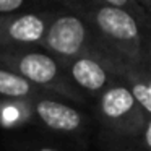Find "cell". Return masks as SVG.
<instances>
[{
	"instance_id": "cell-7",
	"label": "cell",
	"mask_w": 151,
	"mask_h": 151,
	"mask_svg": "<svg viewBox=\"0 0 151 151\" xmlns=\"http://www.w3.org/2000/svg\"><path fill=\"white\" fill-rule=\"evenodd\" d=\"M70 81L85 96L98 98L104 89L115 81H120L122 73L117 68L96 59L78 57V59L60 60Z\"/></svg>"
},
{
	"instance_id": "cell-11",
	"label": "cell",
	"mask_w": 151,
	"mask_h": 151,
	"mask_svg": "<svg viewBox=\"0 0 151 151\" xmlns=\"http://www.w3.org/2000/svg\"><path fill=\"white\" fill-rule=\"evenodd\" d=\"M132 143L140 151H151V117L146 115V120H145V125H143V130H141L140 137L137 140H133Z\"/></svg>"
},
{
	"instance_id": "cell-15",
	"label": "cell",
	"mask_w": 151,
	"mask_h": 151,
	"mask_svg": "<svg viewBox=\"0 0 151 151\" xmlns=\"http://www.w3.org/2000/svg\"><path fill=\"white\" fill-rule=\"evenodd\" d=\"M33 151H60V150L52 148V146H37V148H34Z\"/></svg>"
},
{
	"instance_id": "cell-9",
	"label": "cell",
	"mask_w": 151,
	"mask_h": 151,
	"mask_svg": "<svg viewBox=\"0 0 151 151\" xmlns=\"http://www.w3.org/2000/svg\"><path fill=\"white\" fill-rule=\"evenodd\" d=\"M122 81L128 86V89L132 91L135 101L138 102L143 112L151 117V88L145 83V80L141 78L140 70L135 68H125V72L122 73Z\"/></svg>"
},
{
	"instance_id": "cell-12",
	"label": "cell",
	"mask_w": 151,
	"mask_h": 151,
	"mask_svg": "<svg viewBox=\"0 0 151 151\" xmlns=\"http://www.w3.org/2000/svg\"><path fill=\"white\" fill-rule=\"evenodd\" d=\"M107 143V151H140L130 140H119V138H104Z\"/></svg>"
},
{
	"instance_id": "cell-14",
	"label": "cell",
	"mask_w": 151,
	"mask_h": 151,
	"mask_svg": "<svg viewBox=\"0 0 151 151\" xmlns=\"http://www.w3.org/2000/svg\"><path fill=\"white\" fill-rule=\"evenodd\" d=\"M140 75H141V78L145 80V83H146V85L151 88V68H143V70H140Z\"/></svg>"
},
{
	"instance_id": "cell-3",
	"label": "cell",
	"mask_w": 151,
	"mask_h": 151,
	"mask_svg": "<svg viewBox=\"0 0 151 151\" xmlns=\"http://www.w3.org/2000/svg\"><path fill=\"white\" fill-rule=\"evenodd\" d=\"M0 67L15 72L41 91L73 104L86 102V96L70 81L60 59L41 46H0Z\"/></svg>"
},
{
	"instance_id": "cell-8",
	"label": "cell",
	"mask_w": 151,
	"mask_h": 151,
	"mask_svg": "<svg viewBox=\"0 0 151 151\" xmlns=\"http://www.w3.org/2000/svg\"><path fill=\"white\" fill-rule=\"evenodd\" d=\"M41 93L36 86L21 78L15 72L0 67V98L8 101H29Z\"/></svg>"
},
{
	"instance_id": "cell-4",
	"label": "cell",
	"mask_w": 151,
	"mask_h": 151,
	"mask_svg": "<svg viewBox=\"0 0 151 151\" xmlns=\"http://www.w3.org/2000/svg\"><path fill=\"white\" fill-rule=\"evenodd\" d=\"M96 119L106 137L133 141L143 130L146 114L120 80L96 98Z\"/></svg>"
},
{
	"instance_id": "cell-10",
	"label": "cell",
	"mask_w": 151,
	"mask_h": 151,
	"mask_svg": "<svg viewBox=\"0 0 151 151\" xmlns=\"http://www.w3.org/2000/svg\"><path fill=\"white\" fill-rule=\"evenodd\" d=\"M39 5L34 2H26V0H0V17H8L15 13H23L37 8Z\"/></svg>"
},
{
	"instance_id": "cell-13",
	"label": "cell",
	"mask_w": 151,
	"mask_h": 151,
	"mask_svg": "<svg viewBox=\"0 0 151 151\" xmlns=\"http://www.w3.org/2000/svg\"><path fill=\"white\" fill-rule=\"evenodd\" d=\"M145 68H151V31L145 36Z\"/></svg>"
},
{
	"instance_id": "cell-5",
	"label": "cell",
	"mask_w": 151,
	"mask_h": 151,
	"mask_svg": "<svg viewBox=\"0 0 151 151\" xmlns=\"http://www.w3.org/2000/svg\"><path fill=\"white\" fill-rule=\"evenodd\" d=\"M31 117L42 127L65 137H83L89 128V119L73 102L52 93L41 91L28 101Z\"/></svg>"
},
{
	"instance_id": "cell-1",
	"label": "cell",
	"mask_w": 151,
	"mask_h": 151,
	"mask_svg": "<svg viewBox=\"0 0 151 151\" xmlns=\"http://www.w3.org/2000/svg\"><path fill=\"white\" fill-rule=\"evenodd\" d=\"M59 5L85 18L124 65L145 68L146 29L124 8L122 0H62Z\"/></svg>"
},
{
	"instance_id": "cell-6",
	"label": "cell",
	"mask_w": 151,
	"mask_h": 151,
	"mask_svg": "<svg viewBox=\"0 0 151 151\" xmlns=\"http://www.w3.org/2000/svg\"><path fill=\"white\" fill-rule=\"evenodd\" d=\"M50 18L52 10L44 7L0 17V46H42Z\"/></svg>"
},
{
	"instance_id": "cell-2",
	"label": "cell",
	"mask_w": 151,
	"mask_h": 151,
	"mask_svg": "<svg viewBox=\"0 0 151 151\" xmlns=\"http://www.w3.org/2000/svg\"><path fill=\"white\" fill-rule=\"evenodd\" d=\"M41 47L60 60L89 57L114 67L120 73L128 68L106 46L85 18L62 5L60 10H52V18Z\"/></svg>"
},
{
	"instance_id": "cell-16",
	"label": "cell",
	"mask_w": 151,
	"mask_h": 151,
	"mask_svg": "<svg viewBox=\"0 0 151 151\" xmlns=\"http://www.w3.org/2000/svg\"><path fill=\"white\" fill-rule=\"evenodd\" d=\"M5 101H8V99H2V98H0V109H2V106L5 104Z\"/></svg>"
},
{
	"instance_id": "cell-17",
	"label": "cell",
	"mask_w": 151,
	"mask_h": 151,
	"mask_svg": "<svg viewBox=\"0 0 151 151\" xmlns=\"http://www.w3.org/2000/svg\"><path fill=\"white\" fill-rule=\"evenodd\" d=\"M148 13H150V17H151V12H148Z\"/></svg>"
}]
</instances>
